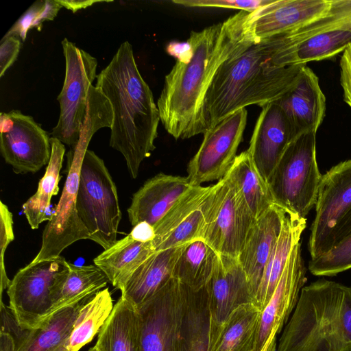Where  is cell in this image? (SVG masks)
Returning <instances> with one entry per match:
<instances>
[{"mask_svg":"<svg viewBox=\"0 0 351 351\" xmlns=\"http://www.w3.org/2000/svg\"><path fill=\"white\" fill-rule=\"evenodd\" d=\"M248 15L239 10L223 22L191 32L187 42L191 57L186 62L176 60L157 101L160 121L175 139L207 131L204 101L217 69L256 39L249 29Z\"/></svg>","mask_w":351,"mask_h":351,"instance_id":"1","label":"cell"},{"mask_svg":"<svg viewBox=\"0 0 351 351\" xmlns=\"http://www.w3.org/2000/svg\"><path fill=\"white\" fill-rule=\"evenodd\" d=\"M95 86L108 98L113 111L110 146L123 156L134 179L141 162L156 148L160 119L129 42L120 45L108 66L97 75Z\"/></svg>","mask_w":351,"mask_h":351,"instance_id":"2","label":"cell"},{"mask_svg":"<svg viewBox=\"0 0 351 351\" xmlns=\"http://www.w3.org/2000/svg\"><path fill=\"white\" fill-rule=\"evenodd\" d=\"M274 36L256 39L217 69L205 95L207 130L234 112L251 105L277 101L295 86L306 64L278 66L271 62Z\"/></svg>","mask_w":351,"mask_h":351,"instance_id":"3","label":"cell"},{"mask_svg":"<svg viewBox=\"0 0 351 351\" xmlns=\"http://www.w3.org/2000/svg\"><path fill=\"white\" fill-rule=\"evenodd\" d=\"M276 351H351V287L324 278L304 286Z\"/></svg>","mask_w":351,"mask_h":351,"instance_id":"4","label":"cell"},{"mask_svg":"<svg viewBox=\"0 0 351 351\" xmlns=\"http://www.w3.org/2000/svg\"><path fill=\"white\" fill-rule=\"evenodd\" d=\"M322 175L316 159V132L295 137L267 180L274 203L306 218L315 205Z\"/></svg>","mask_w":351,"mask_h":351,"instance_id":"5","label":"cell"},{"mask_svg":"<svg viewBox=\"0 0 351 351\" xmlns=\"http://www.w3.org/2000/svg\"><path fill=\"white\" fill-rule=\"evenodd\" d=\"M76 208L90 240L104 250L114 244L121 219L117 187L104 160L90 149L81 166Z\"/></svg>","mask_w":351,"mask_h":351,"instance_id":"6","label":"cell"},{"mask_svg":"<svg viewBox=\"0 0 351 351\" xmlns=\"http://www.w3.org/2000/svg\"><path fill=\"white\" fill-rule=\"evenodd\" d=\"M315 206L308 244L311 259L329 252L351 235V159L322 175Z\"/></svg>","mask_w":351,"mask_h":351,"instance_id":"7","label":"cell"},{"mask_svg":"<svg viewBox=\"0 0 351 351\" xmlns=\"http://www.w3.org/2000/svg\"><path fill=\"white\" fill-rule=\"evenodd\" d=\"M69 272L61 256L19 269L7 289L9 309L23 330L36 328L57 301Z\"/></svg>","mask_w":351,"mask_h":351,"instance_id":"8","label":"cell"},{"mask_svg":"<svg viewBox=\"0 0 351 351\" xmlns=\"http://www.w3.org/2000/svg\"><path fill=\"white\" fill-rule=\"evenodd\" d=\"M66 69L58 96L60 115L51 136L71 147L77 145L83 130L90 86L97 78V60L67 38L62 41Z\"/></svg>","mask_w":351,"mask_h":351,"instance_id":"9","label":"cell"},{"mask_svg":"<svg viewBox=\"0 0 351 351\" xmlns=\"http://www.w3.org/2000/svg\"><path fill=\"white\" fill-rule=\"evenodd\" d=\"M90 141L80 137L77 145L67 153V175L62 194L43 230L40 250L31 263L56 258L77 241L90 240L76 208L81 166Z\"/></svg>","mask_w":351,"mask_h":351,"instance_id":"10","label":"cell"},{"mask_svg":"<svg viewBox=\"0 0 351 351\" xmlns=\"http://www.w3.org/2000/svg\"><path fill=\"white\" fill-rule=\"evenodd\" d=\"M187 287L171 278L136 308L141 351H180Z\"/></svg>","mask_w":351,"mask_h":351,"instance_id":"11","label":"cell"},{"mask_svg":"<svg viewBox=\"0 0 351 351\" xmlns=\"http://www.w3.org/2000/svg\"><path fill=\"white\" fill-rule=\"evenodd\" d=\"M256 220L224 177L215 184L213 203L202 239L218 254L237 258Z\"/></svg>","mask_w":351,"mask_h":351,"instance_id":"12","label":"cell"},{"mask_svg":"<svg viewBox=\"0 0 351 351\" xmlns=\"http://www.w3.org/2000/svg\"><path fill=\"white\" fill-rule=\"evenodd\" d=\"M247 118L246 109H240L204 134L202 144L187 167L186 177L191 186L219 181L225 177L237 156Z\"/></svg>","mask_w":351,"mask_h":351,"instance_id":"13","label":"cell"},{"mask_svg":"<svg viewBox=\"0 0 351 351\" xmlns=\"http://www.w3.org/2000/svg\"><path fill=\"white\" fill-rule=\"evenodd\" d=\"M0 151L15 173H34L49 162L50 138L32 117L16 110L1 112Z\"/></svg>","mask_w":351,"mask_h":351,"instance_id":"14","label":"cell"},{"mask_svg":"<svg viewBox=\"0 0 351 351\" xmlns=\"http://www.w3.org/2000/svg\"><path fill=\"white\" fill-rule=\"evenodd\" d=\"M300 242L292 249L269 302L261 311L254 351H276L277 335L290 318L306 281Z\"/></svg>","mask_w":351,"mask_h":351,"instance_id":"15","label":"cell"},{"mask_svg":"<svg viewBox=\"0 0 351 351\" xmlns=\"http://www.w3.org/2000/svg\"><path fill=\"white\" fill-rule=\"evenodd\" d=\"M295 137L285 112L276 101L262 107L247 150L267 182L285 150Z\"/></svg>","mask_w":351,"mask_h":351,"instance_id":"16","label":"cell"},{"mask_svg":"<svg viewBox=\"0 0 351 351\" xmlns=\"http://www.w3.org/2000/svg\"><path fill=\"white\" fill-rule=\"evenodd\" d=\"M329 4V0H271L249 12L247 25L254 38H269L319 18L327 12Z\"/></svg>","mask_w":351,"mask_h":351,"instance_id":"17","label":"cell"},{"mask_svg":"<svg viewBox=\"0 0 351 351\" xmlns=\"http://www.w3.org/2000/svg\"><path fill=\"white\" fill-rule=\"evenodd\" d=\"M213 322L223 323L239 306L254 304L247 276L236 258L218 254L212 276L204 287Z\"/></svg>","mask_w":351,"mask_h":351,"instance_id":"18","label":"cell"},{"mask_svg":"<svg viewBox=\"0 0 351 351\" xmlns=\"http://www.w3.org/2000/svg\"><path fill=\"white\" fill-rule=\"evenodd\" d=\"M283 110L296 136L317 132L326 112V97L319 78L304 65L295 86L276 101Z\"/></svg>","mask_w":351,"mask_h":351,"instance_id":"19","label":"cell"},{"mask_svg":"<svg viewBox=\"0 0 351 351\" xmlns=\"http://www.w3.org/2000/svg\"><path fill=\"white\" fill-rule=\"evenodd\" d=\"M286 213V210L274 204L257 219L237 258L247 276L254 300Z\"/></svg>","mask_w":351,"mask_h":351,"instance_id":"20","label":"cell"},{"mask_svg":"<svg viewBox=\"0 0 351 351\" xmlns=\"http://www.w3.org/2000/svg\"><path fill=\"white\" fill-rule=\"evenodd\" d=\"M192 186L187 177L163 173L147 180L134 193L128 208L131 225L145 221L154 226Z\"/></svg>","mask_w":351,"mask_h":351,"instance_id":"21","label":"cell"},{"mask_svg":"<svg viewBox=\"0 0 351 351\" xmlns=\"http://www.w3.org/2000/svg\"><path fill=\"white\" fill-rule=\"evenodd\" d=\"M182 247L154 253L132 274L121 291V297L137 308L156 294L173 278Z\"/></svg>","mask_w":351,"mask_h":351,"instance_id":"22","label":"cell"},{"mask_svg":"<svg viewBox=\"0 0 351 351\" xmlns=\"http://www.w3.org/2000/svg\"><path fill=\"white\" fill-rule=\"evenodd\" d=\"M306 219L287 210L280 234L273 247L257 290L254 304L261 310L270 300L293 247L300 242Z\"/></svg>","mask_w":351,"mask_h":351,"instance_id":"23","label":"cell"},{"mask_svg":"<svg viewBox=\"0 0 351 351\" xmlns=\"http://www.w3.org/2000/svg\"><path fill=\"white\" fill-rule=\"evenodd\" d=\"M261 312L248 303L234 310L221 324L211 319V351H254Z\"/></svg>","mask_w":351,"mask_h":351,"instance_id":"24","label":"cell"},{"mask_svg":"<svg viewBox=\"0 0 351 351\" xmlns=\"http://www.w3.org/2000/svg\"><path fill=\"white\" fill-rule=\"evenodd\" d=\"M155 252L152 242L137 241L128 234L104 250L93 262L112 285L121 291L132 274Z\"/></svg>","mask_w":351,"mask_h":351,"instance_id":"25","label":"cell"},{"mask_svg":"<svg viewBox=\"0 0 351 351\" xmlns=\"http://www.w3.org/2000/svg\"><path fill=\"white\" fill-rule=\"evenodd\" d=\"M84 302L63 308L36 328L25 330L15 341L14 351H66L74 322Z\"/></svg>","mask_w":351,"mask_h":351,"instance_id":"26","label":"cell"},{"mask_svg":"<svg viewBox=\"0 0 351 351\" xmlns=\"http://www.w3.org/2000/svg\"><path fill=\"white\" fill-rule=\"evenodd\" d=\"M95 346L100 351H141L136 308L120 297L99 332Z\"/></svg>","mask_w":351,"mask_h":351,"instance_id":"27","label":"cell"},{"mask_svg":"<svg viewBox=\"0 0 351 351\" xmlns=\"http://www.w3.org/2000/svg\"><path fill=\"white\" fill-rule=\"evenodd\" d=\"M225 177L239 193L256 219L276 204L267 180L257 169L247 149L237 156Z\"/></svg>","mask_w":351,"mask_h":351,"instance_id":"28","label":"cell"},{"mask_svg":"<svg viewBox=\"0 0 351 351\" xmlns=\"http://www.w3.org/2000/svg\"><path fill=\"white\" fill-rule=\"evenodd\" d=\"M351 44V32L334 30L319 34L293 47L276 51L271 62L278 66L306 64L331 58Z\"/></svg>","mask_w":351,"mask_h":351,"instance_id":"29","label":"cell"},{"mask_svg":"<svg viewBox=\"0 0 351 351\" xmlns=\"http://www.w3.org/2000/svg\"><path fill=\"white\" fill-rule=\"evenodd\" d=\"M50 142L51 154L45 173L38 182L36 192L22 206L23 212L32 230L38 228L43 221L51 219L52 215L49 211L51 199L59 192L65 147L54 137H50Z\"/></svg>","mask_w":351,"mask_h":351,"instance_id":"30","label":"cell"},{"mask_svg":"<svg viewBox=\"0 0 351 351\" xmlns=\"http://www.w3.org/2000/svg\"><path fill=\"white\" fill-rule=\"evenodd\" d=\"M218 254L203 239L182 246L173 277L194 291L204 289L214 271Z\"/></svg>","mask_w":351,"mask_h":351,"instance_id":"31","label":"cell"},{"mask_svg":"<svg viewBox=\"0 0 351 351\" xmlns=\"http://www.w3.org/2000/svg\"><path fill=\"white\" fill-rule=\"evenodd\" d=\"M210 326L205 288L194 291L187 287L180 351H211Z\"/></svg>","mask_w":351,"mask_h":351,"instance_id":"32","label":"cell"},{"mask_svg":"<svg viewBox=\"0 0 351 351\" xmlns=\"http://www.w3.org/2000/svg\"><path fill=\"white\" fill-rule=\"evenodd\" d=\"M108 288L97 292L80 308L67 340L66 351H79L99 333L113 309Z\"/></svg>","mask_w":351,"mask_h":351,"instance_id":"33","label":"cell"},{"mask_svg":"<svg viewBox=\"0 0 351 351\" xmlns=\"http://www.w3.org/2000/svg\"><path fill=\"white\" fill-rule=\"evenodd\" d=\"M69 264V272L48 317L69 306L84 302L106 286L109 280L96 265Z\"/></svg>","mask_w":351,"mask_h":351,"instance_id":"34","label":"cell"},{"mask_svg":"<svg viewBox=\"0 0 351 351\" xmlns=\"http://www.w3.org/2000/svg\"><path fill=\"white\" fill-rule=\"evenodd\" d=\"M327 12L319 18L291 32L280 34L282 49H286L312 37L331 32H351V0H329Z\"/></svg>","mask_w":351,"mask_h":351,"instance_id":"35","label":"cell"},{"mask_svg":"<svg viewBox=\"0 0 351 351\" xmlns=\"http://www.w3.org/2000/svg\"><path fill=\"white\" fill-rule=\"evenodd\" d=\"M215 184L202 205L174 230L162 238L152 241L156 252L183 246L196 239H202L212 208Z\"/></svg>","mask_w":351,"mask_h":351,"instance_id":"36","label":"cell"},{"mask_svg":"<svg viewBox=\"0 0 351 351\" xmlns=\"http://www.w3.org/2000/svg\"><path fill=\"white\" fill-rule=\"evenodd\" d=\"M212 189L213 185L192 186L154 226L155 238L153 241L162 238L187 219L202 205Z\"/></svg>","mask_w":351,"mask_h":351,"instance_id":"37","label":"cell"},{"mask_svg":"<svg viewBox=\"0 0 351 351\" xmlns=\"http://www.w3.org/2000/svg\"><path fill=\"white\" fill-rule=\"evenodd\" d=\"M351 269V235L329 252L311 259L309 271L318 276H332Z\"/></svg>","mask_w":351,"mask_h":351,"instance_id":"38","label":"cell"},{"mask_svg":"<svg viewBox=\"0 0 351 351\" xmlns=\"http://www.w3.org/2000/svg\"><path fill=\"white\" fill-rule=\"evenodd\" d=\"M0 271H1V300L3 291L8 289L11 283L4 265V254L8 245L14 240L12 214L8 206L0 202Z\"/></svg>","mask_w":351,"mask_h":351,"instance_id":"39","label":"cell"},{"mask_svg":"<svg viewBox=\"0 0 351 351\" xmlns=\"http://www.w3.org/2000/svg\"><path fill=\"white\" fill-rule=\"evenodd\" d=\"M271 0H173V3L190 8H223L251 12L269 4Z\"/></svg>","mask_w":351,"mask_h":351,"instance_id":"40","label":"cell"},{"mask_svg":"<svg viewBox=\"0 0 351 351\" xmlns=\"http://www.w3.org/2000/svg\"><path fill=\"white\" fill-rule=\"evenodd\" d=\"M44 3L45 1H37L32 4L16 21L5 36L14 35L24 41L28 30L33 28L34 23L42 10Z\"/></svg>","mask_w":351,"mask_h":351,"instance_id":"41","label":"cell"},{"mask_svg":"<svg viewBox=\"0 0 351 351\" xmlns=\"http://www.w3.org/2000/svg\"><path fill=\"white\" fill-rule=\"evenodd\" d=\"M21 47V40L16 36H4L0 45V77L15 62Z\"/></svg>","mask_w":351,"mask_h":351,"instance_id":"42","label":"cell"},{"mask_svg":"<svg viewBox=\"0 0 351 351\" xmlns=\"http://www.w3.org/2000/svg\"><path fill=\"white\" fill-rule=\"evenodd\" d=\"M339 66L343 100L351 108V44L342 53Z\"/></svg>","mask_w":351,"mask_h":351,"instance_id":"43","label":"cell"},{"mask_svg":"<svg viewBox=\"0 0 351 351\" xmlns=\"http://www.w3.org/2000/svg\"><path fill=\"white\" fill-rule=\"evenodd\" d=\"M62 7L58 0H45L42 10L34 23L33 28L40 30L43 23L52 21Z\"/></svg>","mask_w":351,"mask_h":351,"instance_id":"44","label":"cell"},{"mask_svg":"<svg viewBox=\"0 0 351 351\" xmlns=\"http://www.w3.org/2000/svg\"><path fill=\"white\" fill-rule=\"evenodd\" d=\"M129 234L134 239L143 243L152 242L155 238L154 226L145 221L134 226Z\"/></svg>","mask_w":351,"mask_h":351,"instance_id":"45","label":"cell"},{"mask_svg":"<svg viewBox=\"0 0 351 351\" xmlns=\"http://www.w3.org/2000/svg\"><path fill=\"white\" fill-rule=\"evenodd\" d=\"M167 52L171 56H175L178 60L186 62L190 59L192 51L188 42L185 43H172L167 47Z\"/></svg>","mask_w":351,"mask_h":351,"instance_id":"46","label":"cell"},{"mask_svg":"<svg viewBox=\"0 0 351 351\" xmlns=\"http://www.w3.org/2000/svg\"><path fill=\"white\" fill-rule=\"evenodd\" d=\"M59 3L62 7L75 12L76 11L90 6L95 3L104 2V1H68V0H58Z\"/></svg>","mask_w":351,"mask_h":351,"instance_id":"47","label":"cell"},{"mask_svg":"<svg viewBox=\"0 0 351 351\" xmlns=\"http://www.w3.org/2000/svg\"><path fill=\"white\" fill-rule=\"evenodd\" d=\"M0 351H14L12 348L8 346H3L0 348Z\"/></svg>","mask_w":351,"mask_h":351,"instance_id":"48","label":"cell"},{"mask_svg":"<svg viewBox=\"0 0 351 351\" xmlns=\"http://www.w3.org/2000/svg\"><path fill=\"white\" fill-rule=\"evenodd\" d=\"M88 351H100L95 346L90 348Z\"/></svg>","mask_w":351,"mask_h":351,"instance_id":"49","label":"cell"}]
</instances>
